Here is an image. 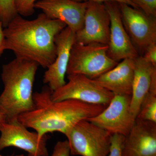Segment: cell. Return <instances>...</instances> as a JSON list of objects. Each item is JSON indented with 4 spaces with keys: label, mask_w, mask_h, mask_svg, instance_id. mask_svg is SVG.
<instances>
[{
    "label": "cell",
    "mask_w": 156,
    "mask_h": 156,
    "mask_svg": "<svg viewBox=\"0 0 156 156\" xmlns=\"http://www.w3.org/2000/svg\"><path fill=\"white\" fill-rule=\"evenodd\" d=\"M66 27L64 22L44 13L33 20L18 14L3 29L5 50L13 51L16 58L47 68L56 58V37Z\"/></svg>",
    "instance_id": "obj_1"
},
{
    "label": "cell",
    "mask_w": 156,
    "mask_h": 156,
    "mask_svg": "<svg viewBox=\"0 0 156 156\" xmlns=\"http://www.w3.org/2000/svg\"><path fill=\"white\" fill-rule=\"evenodd\" d=\"M53 91L48 86L34 93V109L23 114L17 120L27 128L34 129L41 137L58 132L66 135L76 124L95 117L106 106L74 99L54 101Z\"/></svg>",
    "instance_id": "obj_2"
},
{
    "label": "cell",
    "mask_w": 156,
    "mask_h": 156,
    "mask_svg": "<svg viewBox=\"0 0 156 156\" xmlns=\"http://www.w3.org/2000/svg\"><path fill=\"white\" fill-rule=\"evenodd\" d=\"M38 66L36 62L17 58L3 65L0 113L5 116L6 122L34 109L33 89Z\"/></svg>",
    "instance_id": "obj_3"
},
{
    "label": "cell",
    "mask_w": 156,
    "mask_h": 156,
    "mask_svg": "<svg viewBox=\"0 0 156 156\" xmlns=\"http://www.w3.org/2000/svg\"><path fill=\"white\" fill-rule=\"evenodd\" d=\"M108 45L75 42L71 50L66 74L82 75L94 80L113 68L119 62L108 56Z\"/></svg>",
    "instance_id": "obj_4"
},
{
    "label": "cell",
    "mask_w": 156,
    "mask_h": 156,
    "mask_svg": "<svg viewBox=\"0 0 156 156\" xmlns=\"http://www.w3.org/2000/svg\"><path fill=\"white\" fill-rule=\"evenodd\" d=\"M112 134L88 120L76 124L66 135L72 155L108 156Z\"/></svg>",
    "instance_id": "obj_5"
},
{
    "label": "cell",
    "mask_w": 156,
    "mask_h": 156,
    "mask_svg": "<svg viewBox=\"0 0 156 156\" xmlns=\"http://www.w3.org/2000/svg\"><path fill=\"white\" fill-rule=\"evenodd\" d=\"M67 83L53 91L51 98L54 101L74 99L85 103L107 106L114 97L112 92L94 80L82 75H67Z\"/></svg>",
    "instance_id": "obj_6"
},
{
    "label": "cell",
    "mask_w": 156,
    "mask_h": 156,
    "mask_svg": "<svg viewBox=\"0 0 156 156\" xmlns=\"http://www.w3.org/2000/svg\"><path fill=\"white\" fill-rule=\"evenodd\" d=\"M119 5L124 27L138 53L143 55L148 47L156 44V18L127 4Z\"/></svg>",
    "instance_id": "obj_7"
},
{
    "label": "cell",
    "mask_w": 156,
    "mask_h": 156,
    "mask_svg": "<svg viewBox=\"0 0 156 156\" xmlns=\"http://www.w3.org/2000/svg\"><path fill=\"white\" fill-rule=\"evenodd\" d=\"M131 96L114 95L103 111L87 120L112 134L127 136L134 126L136 119L130 108Z\"/></svg>",
    "instance_id": "obj_8"
},
{
    "label": "cell",
    "mask_w": 156,
    "mask_h": 156,
    "mask_svg": "<svg viewBox=\"0 0 156 156\" xmlns=\"http://www.w3.org/2000/svg\"><path fill=\"white\" fill-rule=\"evenodd\" d=\"M27 128L17 119L3 124L0 128V151L12 147L25 151L28 156H48V136L41 137Z\"/></svg>",
    "instance_id": "obj_9"
},
{
    "label": "cell",
    "mask_w": 156,
    "mask_h": 156,
    "mask_svg": "<svg viewBox=\"0 0 156 156\" xmlns=\"http://www.w3.org/2000/svg\"><path fill=\"white\" fill-rule=\"evenodd\" d=\"M110 25L109 15L104 3L87 2L83 27L76 33V43L108 45Z\"/></svg>",
    "instance_id": "obj_10"
},
{
    "label": "cell",
    "mask_w": 156,
    "mask_h": 156,
    "mask_svg": "<svg viewBox=\"0 0 156 156\" xmlns=\"http://www.w3.org/2000/svg\"><path fill=\"white\" fill-rule=\"evenodd\" d=\"M110 18V34L108 44V56L119 62L126 58L136 59L139 53L123 25L119 3L104 2Z\"/></svg>",
    "instance_id": "obj_11"
},
{
    "label": "cell",
    "mask_w": 156,
    "mask_h": 156,
    "mask_svg": "<svg viewBox=\"0 0 156 156\" xmlns=\"http://www.w3.org/2000/svg\"><path fill=\"white\" fill-rule=\"evenodd\" d=\"M56 57L54 62L47 68L43 82L53 92L66 83L65 76L71 50L76 42V33L69 27H66L55 38Z\"/></svg>",
    "instance_id": "obj_12"
},
{
    "label": "cell",
    "mask_w": 156,
    "mask_h": 156,
    "mask_svg": "<svg viewBox=\"0 0 156 156\" xmlns=\"http://www.w3.org/2000/svg\"><path fill=\"white\" fill-rule=\"evenodd\" d=\"M87 5V2L73 0H40L35 3L34 8L42 10L51 19L64 22L76 33L83 27Z\"/></svg>",
    "instance_id": "obj_13"
},
{
    "label": "cell",
    "mask_w": 156,
    "mask_h": 156,
    "mask_svg": "<svg viewBox=\"0 0 156 156\" xmlns=\"http://www.w3.org/2000/svg\"><path fill=\"white\" fill-rule=\"evenodd\" d=\"M123 156H156V123L136 119L125 137Z\"/></svg>",
    "instance_id": "obj_14"
},
{
    "label": "cell",
    "mask_w": 156,
    "mask_h": 156,
    "mask_svg": "<svg viewBox=\"0 0 156 156\" xmlns=\"http://www.w3.org/2000/svg\"><path fill=\"white\" fill-rule=\"evenodd\" d=\"M135 59L126 58L107 72L94 79L114 95L131 96Z\"/></svg>",
    "instance_id": "obj_15"
},
{
    "label": "cell",
    "mask_w": 156,
    "mask_h": 156,
    "mask_svg": "<svg viewBox=\"0 0 156 156\" xmlns=\"http://www.w3.org/2000/svg\"><path fill=\"white\" fill-rule=\"evenodd\" d=\"M156 77V67L139 56L135 59L134 76L131 96L130 108L136 118L144 98L149 91Z\"/></svg>",
    "instance_id": "obj_16"
},
{
    "label": "cell",
    "mask_w": 156,
    "mask_h": 156,
    "mask_svg": "<svg viewBox=\"0 0 156 156\" xmlns=\"http://www.w3.org/2000/svg\"><path fill=\"white\" fill-rule=\"evenodd\" d=\"M136 119L156 123V77L143 100Z\"/></svg>",
    "instance_id": "obj_17"
},
{
    "label": "cell",
    "mask_w": 156,
    "mask_h": 156,
    "mask_svg": "<svg viewBox=\"0 0 156 156\" xmlns=\"http://www.w3.org/2000/svg\"><path fill=\"white\" fill-rule=\"evenodd\" d=\"M15 2V0H0L1 20L4 28L18 14Z\"/></svg>",
    "instance_id": "obj_18"
},
{
    "label": "cell",
    "mask_w": 156,
    "mask_h": 156,
    "mask_svg": "<svg viewBox=\"0 0 156 156\" xmlns=\"http://www.w3.org/2000/svg\"><path fill=\"white\" fill-rule=\"evenodd\" d=\"M125 137L121 134H112L109 152L108 156H123Z\"/></svg>",
    "instance_id": "obj_19"
},
{
    "label": "cell",
    "mask_w": 156,
    "mask_h": 156,
    "mask_svg": "<svg viewBox=\"0 0 156 156\" xmlns=\"http://www.w3.org/2000/svg\"><path fill=\"white\" fill-rule=\"evenodd\" d=\"M147 16L156 18V0H130Z\"/></svg>",
    "instance_id": "obj_20"
},
{
    "label": "cell",
    "mask_w": 156,
    "mask_h": 156,
    "mask_svg": "<svg viewBox=\"0 0 156 156\" xmlns=\"http://www.w3.org/2000/svg\"><path fill=\"white\" fill-rule=\"evenodd\" d=\"M37 0H15L17 14L23 16H30L34 11V5Z\"/></svg>",
    "instance_id": "obj_21"
},
{
    "label": "cell",
    "mask_w": 156,
    "mask_h": 156,
    "mask_svg": "<svg viewBox=\"0 0 156 156\" xmlns=\"http://www.w3.org/2000/svg\"><path fill=\"white\" fill-rule=\"evenodd\" d=\"M70 149L67 140L59 141L54 146L51 156H70Z\"/></svg>",
    "instance_id": "obj_22"
},
{
    "label": "cell",
    "mask_w": 156,
    "mask_h": 156,
    "mask_svg": "<svg viewBox=\"0 0 156 156\" xmlns=\"http://www.w3.org/2000/svg\"><path fill=\"white\" fill-rule=\"evenodd\" d=\"M143 57L154 66L156 67V44L151 45L147 48Z\"/></svg>",
    "instance_id": "obj_23"
},
{
    "label": "cell",
    "mask_w": 156,
    "mask_h": 156,
    "mask_svg": "<svg viewBox=\"0 0 156 156\" xmlns=\"http://www.w3.org/2000/svg\"><path fill=\"white\" fill-rule=\"evenodd\" d=\"M77 2H113L118 3H124L129 5L134 9H139L130 0H73Z\"/></svg>",
    "instance_id": "obj_24"
},
{
    "label": "cell",
    "mask_w": 156,
    "mask_h": 156,
    "mask_svg": "<svg viewBox=\"0 0 156 156\" xmlns=\"http://www.w3.org/2000/svg\"><path fill=\"white\" fill-rule=\"evenodd\" d=\"M2 23L0 21V55L5 50V37L3 33Z\"/></svg>",
    "instance_id": "obj_25"
},
{
    "label": "cell",
    "mask_w": 156,
    "mask_h": 156,
    "mask_svg": "<svg viewBox=\"0 0 156 156\" xmlns=\"http://www.w3.org/2000/svg\"><path fill=\"white\" fill-rule=\"evenodd\" d=\"M6 122V117L4 115L0 113V128L3 124Z\"/></svg>",
    "instance_id": "obj_26"
},
{
    "label": "cell",
    "mask_w": 156,
    "mask_h": 156,
    "mask_svg": "<svg viewBox=\"0 0 156 156\" xmlns=\"http://www.w3.org/2000/svg\"><path fill=\"white\" fill-rule=\"evenodd\" d=\"M0 156H3L2 155L0 154ZM23 156V154H20V155H15V156L11 155V156Z\"/></svg>",
    "instance_id": "obj_27"
},
{
    "label": "cell",
    "mask_w": 156,
    "mask_h": 156,
    "mask_svg": "<svg viewBox=\"0 0 156 156\" xmlns=\"http://www.w3.org/2000/svg\"><path fill=\"white\" fill-rule=\"evenodd\" d=\"M0 21H1V14H0ZM1 22H2V21H1Z\"/></svg>",
    "instance_id": "obj_28"
}]
</instances>
